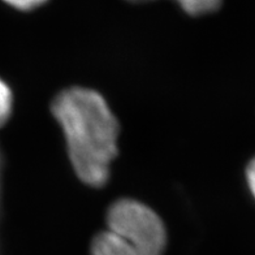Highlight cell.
<instances>
[{
  "mask_svg": "<svg viewBox=\"0 0 255 255\" xmlns=\"http://www.w3.org/2000/svg\"><path fill=\"white\" fill-rule=\"evenodd\" d=\"M63 129L68 155L76 175L93 188L110 177L118 155L119 124L99 93L85 88L63 90L51 106Z\"/></svg>",
  "mask_w": 255,
  "mask_h": 255,
  "instance_id": "obj_1",
  "label": "cell"
},
{
  "mask_svg": "<svg viewBox=\"0 0 255 255\" xmlns=\"http://www.w3.org/2000/svg\"><path fill=\"white\" fill-rule=\"evenodd\" d=\"M107 229L123 236L147 255H163L167 245L164 224L148 206L133 199H120L110 207Z\"/></svg>",
  "mask_w": 255,
  "mask_h": 255,
  "instance_id": "obj_2",
  "label": "cell"
},
{
  "mask_svg": "<svg viewBox=\"0 0 255 255\" xmlns=\"http://www.w3.org/2000/svg\"><path fill=\"white\" fill-rule=\"evenodd\" d=\"M91 255H147L139 246L115 232L98 233L91 244Z\"/></svg>",
  "mask_w": 255,
  "mask_h": 255,
  "instance_id": "obj_3",
  "label": "cell"
},
{
  "mask_svg": "<svg viewBox=\"0 0 255 255\" xmlns=\"http://www.w3.org/2000/svg\"><path fill=\"white\" fill-rule=\"evenodd\" d=\"M130 3H144L150 0H127ZM184 12L190 16H201L215 12L220 5L222 0H175Z\"/></svg>",
  "mask_w": 255,
  "mask_h": 255,
  "instance_id": "obj_4",
  "label": "cell"
},
{
  "mask_svg": "<svg viewBox=\"0 0 255 255\" xmlns=\"http://www.w3.org/2000/svg\"><path fill=\"white\" fill-rule=\"evenodd\" d=\"M13 106V95L9 86L0 78V127L8 121Z\"/></svg>",
  "mask_w": 255,
  "mask_h": 255,
  "instance_id": "obj_5",
  "label": "cell"
},
{
  "mask_svg": "<svg viewBox=\"0 0 255 255\" xmlns=\"http://www.w3.org/2000/svg\"><path fill=\"white\" fill-rule=\"evenodd\" d=\"M4 3H7L10 7L16 8L18 10H33L35 8L43 5L48 0H3Z\"/></svg>",
  "mask_w": 255,
  "mask_h": 255,
  "instance_id": "obj_6",
  "label": "cell"
},
{
  "mask_svg": "<svg viewBox=\"0 0 255 255\" xmlns=\"http://www.w3.org/2000/svg\"><path fill=\"white\" fill-rule=\"evenodd\" d=\"M246 181H248V186L252 191L253 197L255 198V156L249 161L246 167Z\"/></svg>",
  "mask_w": 255,
  "mask_h": 255,
  "instance_id": "obj_7",
  "label": "cell"
}]
</instances>
